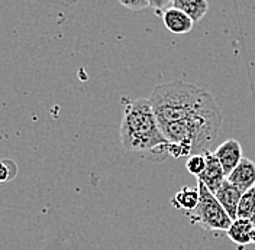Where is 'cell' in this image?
Here are the masks:
<instances>
[{
  "label": "cell",
  "instance_id": "obj_1",
  "mask_svg": "<svg viewBox=\"0 0 255 250\" xmlns=\"http://www.w3.org/2000/svg\"><path fill=\"white\" fill-rule=\"evenodd\" d=\"M222 123V110L219 104H215L189 119L159 126L167 139V154L174 158L206 154L218 138Z\"/></svg>",
  "mask_w": 255,
  "mask_h": 250
},
{
  "label": "cell",
  "instance_id": "obj_2",
  "mask_svg": "<svg viewBox=\"0 0 255 250\" xmlns=\"http://www.w3.org/2000/svg\"><path fill=\"white\" fill-rule=\"evenodd\" d=\"M159 126L189 119L209 109L216 103L215 97L194 84L186 81H171L157 85L149 97Z\"/></svg>",
  "mask_w": 255,
  "mask_h": 250
},
{
  "label": "cell",
  "instance_id": "obj_3",
  "mask_svg": "<svg viewBox=\"0 0 255 250\" xmlns=\"http://www.w3.org/2000/svg\"><path fill=\"white\" fill-rule=\"evenodd\" d=\"M121 141L129 152L165 149L167 139L149 98H138L128 104L121 123Z\"/></svg>",
  "mask_w": 255,
  "mask_h": 250
},
{
  "label": "cell",
  "instance_id": "obj_4",
  "mask_svg": "<svg viewBox=\"0 0 255 250\" xmlns=\"http://www.w3.org/2000/svg\"><path fill=\"white\" fill-rule=\"evenodd\" d=\"M197 189L200 194V201L194 211H191V219L196 220L202 227L210 232H228L232 226V220L223 210L221 203L216 200L205 184L197 181Z\"/></svg>",
  "mask_w": 255,
  "mask_h": 250
},
{
  "label": "cell",
  "instance_id": "obj_5",
  "mask_svg": "<svg viewBox=\"0 0 255 250\" xmlns=\"http://www.w3.org/2000/svg\"><path fill=\"white\" fill-rule=\"evenodd\" d=\"M205 155H206V169L197 178V181L205 184V187L212 194H216L218 189L222 187V184L226 181V175L223 172L221 162L215 157V154L207 151Z\"/></svg>",
  "mask_w": 255,
  "mask_h": 250
},
{
  "label": "cell",
  "instance_id": "obj_6",
  "mask_svg": "<svg viewBox=\"0 0 255 250\" xmlns=\"http://www.w3.org/2000/svg\"><path fill=\"white\" fill-rule=\"evenodd\" d=\"M213 154L221 162L226 176L231 175V172L234 171L239 165V162L244 159L241 143L237 139H228L226 142H223L222 145L218 146V149Z\"/></svg>",
  "mask_w": 255,
  "mask_h": 250
},
{
  "label": "cell",
  "instance_id": "obj_7",
  "mask_svg": "<svg viewBox=\"0 0 255 250\" xmlns=\"http://www.w3.org/2000/svg\"><path fill=\"white\" fill-rule=\"evenodd\" d=\"M226 179L238 187L242 192H247L255 187V162L244 158L239 165L231 172V175L226 176Z\"/></svg>",
  "mask_w": 255,
  "mask_h": 250
},
{
  "label": "cell",
  "instance_id": "obj_8",
  "mask_svg": "<svg viewBox=\"0 0 255 250\" xmlns=\"http://www.w3.org/2000/svg\"><path fill=\"white\" fill-rule=\"evenodd\" d=\"M242 191L238 187H235L234 184H231L228 179L222 184V187L218 189V192L215 194L216 200L221 203L223 210L228 213V216L231 217L232 221L237 220V213H238V205L242 197Z\"/></svg>",
  "mask_w": 255,
  "mask_h": 250
},
{
  "label": "cell",
  "instance_id": "obj_9",
  "mask_svg": "<svg viewBox=\"0 0 255 250\" xmlns=\"http://www.w3.org/2000/svg\"><path fill=\"white\" fill-rule=\"evenodd\" d=\"M162 22L165 28L174 35H184L193 29L194 22L183 10L171 6L170 9L162 12Z\"/></svg>",
  "mask_w": 255,
  "mask_h": 250
},
{
  "label": "cell",
  "instance_id": "obj_10",
  "mask_svg": "<svg viewBox=\"0 0 255 250\" xmlns=\"http://www.w3.org/2000/svg\"><path fill=\"white\" fill-rule=\"evenodd\" d=\"M255 226L251 220H235L231 226V229L226 232L228 237L241 246H247L253 243V235H254Z\"/></svg>",
  "mask_w": 255,
  "mask_h": 250
},
{
  "label": "cell",
  "instance_id": "obj_11",
  "mask_svg": "<svg viewBox=\"0 0 255 250\" xmlns=\"http://www.w3.org/2000/svg\"><path fill=\"white\" fill-rule=\"evenodd\" d=\"M173 6L183 10L194 23L203 19L209 10V3L206 0H174Z\"/></svg>",
  "mask_w": 255,
  "mask_h": 250
},
{
  "label": "cell",
  "instance_id": "obj_12",
  "mask_svg": "<svg viewBox=\"0 0 255 250\" xmlns=\"http://www.w3.org/2000/svg\"><path fill=\"white\" fill-rule=\"evenodd\" d=\"M200 201V194L197 188L184 187L181 191H178L174 197V204L186 211H194Z\"/></svg>",
  "mask_w": 255,
  "mask_h": 250
},
{
  "label": "cell",
  "instance_id": "obj_13",
  "mask_svg": "<svg viewBox=\"0 0 255 250\" xmlns=\"http://www.w3.org/2000/svg\"><path fill=\"white\" fill-rule=\"evenodd\" d=\"M255 214V187L242 194L238 205L237 220H253Z\"/></svg>",
  "mask_w": 255,
  "mask_h": 250
},
{
  "label": "cell",
  "instance_id": "obj_14",
  "mask_svg": "<svg viewBox=\"0 0 255 250\" xmlns=\"http://www.w3.org/2000/svg\"><path fill=\"white\" fill-rule=\"evenodd\" d=\"M186 169L190 172L191 175H194L196 178H199L206 169V155L205 154L191 155L186 162Z\"/></svg>",
  "mask_w": 255,
  "mask_h": 250
},
{
  "label": "cell",
  "instance_id": "obj_15",
  "mask_svg": "<svg viewBox=\"0 0 255 250\" xmlns=\"http://www.w3.org/2000/svg\"><path fill=\"white\" fill-rule=\"evenodd\" d=\"M17 173V167L13 161L10 159H3L0 161V182H7L12 181Z\"/></svg>",
  "mask_w": 255,
  "mask_h": 250
},
{
  "label": "cell",
  "instance_id": "obj_16",
  "mask_svg": "<svg viewBox=\"0 0 255 250\" xmlns=\"http://www.w3.org/2000/svg\"><path fill=\"white\" fill-rule=\"evenodd\" d=\"M121 4L124 7H127L129 10H133V12H139L142 9H148L149 7V0H121Z\"/></svg>",
  "mask_w": 255,
  "mask_h": 250
},
{
  "label": "cell",
  "instance_id": "obj_17",
  "mask_svg": "<svg viewBox=\"0 0 255 250\" xmlns=\"http://www.w3.org/2000/svg\"><path fill=\"white\" fill-rule=\"evenodd\" d=\"M173 6V1L170 0H149V7L157 9L158 12H164Z\"/></svg>",
  "mask_w": 255,
  "mask_h": 250
},
{
  "label": "cell",
  "instance_id": "obj_18",
  "mask_svg": "<svg viewBox=\"0 0 255 250\" xmlns=\"http://www.w3.org/2000/svg\"><path fill=\"white\" fill-rule=\"evenodd\" d=\"M253 243H255V230H254V235H253Z\"/></svg>",
  "mask_w": 255,
  "mask_h": 250
},
{
  "label": "cell",
  "instance_id": "obj_19",
  "mask_svg": "<svg viewBox=\"0 0 255 250\" xmlns=\"http://www.w3.org/2000/svg\"><path fill=\"white\" fill-rule=\"evenodd\" d=\"M251 221H253V224L255 226V214H254V217H253V220H251Z\"/></svg>",
  "mask_w": 255,
  "mask_h": 250
}]
</instances>
